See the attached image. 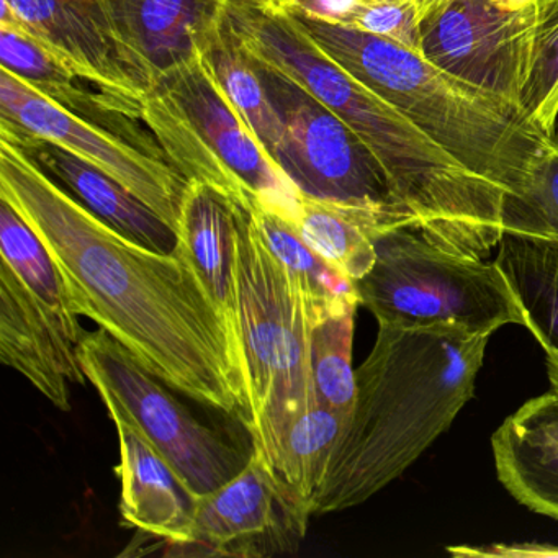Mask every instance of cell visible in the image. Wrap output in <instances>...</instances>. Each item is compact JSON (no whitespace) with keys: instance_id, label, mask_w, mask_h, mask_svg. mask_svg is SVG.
<instances>
[{"instance_id":"obj_9","label":"cell","mask_w":558,"mask_h":558,"mask_svg":"<svg viewBox=\"0 0 558 558\" xmlns=\"http://www.w3.org/2000/svg\"><path fill=\"white\" fill-rule=\"evenodd\" d=\"M251 58L282 120V138L272 161L296 192L318 201L377 208L417 228L361 136L292 77Z\"/></svg>"},{"instance_id":"obj_5","label":"cell","mask_w":558,"mask_h":558,"mask_svg":"<svg viewBox=\"0 0 558 558\" xmlns=\"http://www.w3.org/2000/svg\"><path fill=\"white\" fill-rule=\"evenodd\" d=\"M238 295L247 359L251 449L274 470L292 424L318 404L312 310L274 257L251 208L238 204Z\"/></svg>"},{"instance_id":"obj_8","label":"cell","mask_w":558,"mask_h":558,"mask_svg":"<svg viewBox=\"0 0 558 558\" xmlns=\"http://www.w3.org/2000/svg\"><path fill=\"white\" fill-rule=\"evenodd\" d=\"M77 352L109 413L132 423L197 498L227 485L250 463L253 450L244 452L202 423L106 329L84 331Z\"/></svg>"},{"instance_id":"obj_21","label":"cell","mask_w":558,"mask_h":558,"mask_svg":"<svg viewBox=\"0 0 558 558\" xmlns=\"http://www.w3.org/2000/svg\"><path fill=\"white\" fill-rule=\"evenodd\" d=\"M295 227L322 259L357 282L374 267L377 238L391 228L414 225L377 208L299 195Z\"/></svg>"},{"instance_id":"obj_15","label":"cell","mask_w":558,"mask_h":558,"mask_svg":"<svg viewBox=\"0 0 558 558\" xmlns=\"http://www.w3.org/2000/svg\"><path fill=\"white\" fill-rule=\"evenodd\" d=\"M0 68L21 77L61 109L125 140L155 158L169 161L158 140L143 122L142 97L102 86L74 73L14 28L0 27Z\"/></svg>"},{"instance_id":"obj_27","label":"cell","mask_w":558,"mask_h":558,"mask_svg":"<svg viewBox=\"0 0 558 558\" xmlns=\"http://www.w3.org/2000/svg\"><path fill=\"white\" fill-rule=\"evenodd\" d=\"M355 312L357 308L331 313L319 319L312 331V377L316 401L348 417L357 391L352 368Z\"/></svg>"},{"instance_id":"obj_34","label":"cell","mask_w":558,"mask_h":558,"mask_svg":"<svg viewBox=\"0 0 558 558\" xmlns=\"http://www.w3.org/2000/svg\"><path fill=\"white\" fill-rule=\"evenodd\" d=\"M498 2L505 5L506 9H511V11H521V9L538 5V0H498Z\"/></svg>"},{"instance_id":"obj_3","label":"cell","mask_w":558,"mask_h":558,"mask_svg":"<svg viewBox=\"0 0 558 558\" xmlns=\"http://www.w3.org/2000/svg\"><path fill=\"white\" fill-rule=\"evenodd\" d=\"M489 339L457 326L378 325L313 515L354 508L400 478L472 400Z\"/></svg>"},{"instance_id":"obj_30","label":"cell","mask_w":558,"mask_h":558,"mask_svg":"<svg viewBox=\"0 0 558 558\" xmlns=\"http://www.w3.org/2000/svg\"><path fill=\"white\" fill-rule=\"evenodd\" d=\"M348 28L387 38L421 54V14L414 0H365Z\"/></svg>"},{"instance_id":"obj_26","label":"cell","mask_w":558,"mask_h":558,"mask_svg":"<svg viewBox=\"0 0 558 558\" xmlns=\"http://www.w3.org/2000/svg\"><path fill=\"white\" fill-rule=\"evenodd\" d=\"M348 421L344 414L315 404L292 424L280 447L274 472L308 506L312 514L316 493Z\"/></svg>"},{"instance_id":"obj_24","label":"cell","mask_w":558,"mask_h":558,"mask_svg":"<svg viewBox=\"0 0 558 558\" xmlns=\"http://www.w3.org/2000/svg\"><path fill=\"white\" fill-rule=\"evenodd\" d=\"M250 208L270 253L305 296L315 325L331 313L361 306L354 280L322 259L292 220L257 204Z\"/></svg>"},{"instance_id":"obj_22","label":"cell","mask_w":558,"mask_h":558,"mask_svg":"<svg viewBox=\"0 0 558 558\" xmlns=\"http://www.w3.org/2000/svg\"><path fill=\"white\" fill-rule=\"evenodd\" d=\"M198 57L272 159L282 138V120L267 94L256 63L234 34L225 12L205 38Z\"/></svg>"},{"instance_id":"obj_12","label":"cell","mask_w":558,"mask_h":558,"mask_svg":"<svg viewBox=\"0 0 558 558\" xmlns=\"http://www.w3.org/2000/svg\"><path fill=\"white\" fill-rule=\"evenodd\" d=\"M253 450V449H251ZM312 511L282 478L253 452L233 480L197 498L192 538L179 555L274 557L295 554Z\"/></svg>"},{"instance_id":"obj_20","label":"cell","mask_w":558,"mask_h":558,"mask_svg":"<svg viewBox=\"0 0 558 558\" xmlns=\"http://www.w3.org/2000/svg\"><path fill=\"white\" fill-rule=\"evenodd\" d=\"M227 0H106L123 44L153 84L198 58Z\"/></svg>"},{"instance_id":"obj_29","label":"cell","mask_w":558,"mask_h":558,"mask_svg":"<svg viewBox=\"0 0 558 558\" xmlns=\"http://www.w3.org/2000/svg\"><path fill=\"white\" fill-rule=\"evenodd\" d=\"M521 107L545 135H554L558 119V19L538 31Z\"/></svg>"},{"instance_id":"obj_23","label":"cell","mask_w":558,"mask_h":558,"mask_svg":"<svg viewBox=\"0 0 558 558\" xmlns=\"http://www.w3.org/2000/svg\"><path fill=\"white\" fill-rule=\"evenodd\" d=\"M495 263L518 299L524 328L545 354L558 355V244L505 234Z\"/></svg>"},{"instance_id":"obj_14","label":"cell","mask_w":558,"mask_h":558,"mask_svg":"<svg viewBox=\"0 0 558 558\" xmlns=\"http://www.w3.org/2000/svg\"><path fill=\"white\" fill-rule=\"evenodd\" d=\"M77 342L14 270L0 266V362L15 368L58 410L71 411V385L86 384Z\"/></svg>"},{"instance_id":"obj_32","label":"cell","mask_w":558,"mask_h":558,"mask_svg":"<svg viewBox=\"0 0 558 558\" xmlns=\"http://www.w3.org/2000/svg\"><path fill=\"white\" fill-rule=\"evenodd\" d=\"M558 19V0H538V31Z\"/></svg>"},{"instance_id":"obj_13","label":"cell","mask_w":558,"mask_h":558,"mask_svg":"<svg viewBox=\"0 0 558 558\" xmlns=\"http://www.w3.org/2000/svg\"><path fill=\"white\" fill-rule=\"evenodd\" d=\"M0 27L14 28L58 63L106 87L145 99L148 71L129 50L106 0H2Z\"/></svg>"},{"instance_id":"obj_25","label":"cell","mask_w":558,"mask_h":558,"mask_svg":"<svg viewBox=\"0 0 558 558\" xmlns=\"http://www.w3.org/2000/svg\"><path fill=\"white\" fill-rule=\"evenodd\" d=\"M0 254L32 295L53 313L80 344L84 329L71 308L60 269L37 231L4 198H0Z\"/></svg>"},{"instance_id":"obj_37","label":"cell","mask_w":558,"mask_h":558,"mask_svg":"<svg viewBox=\"0 0 558 558\" xmlns=\"http://www.w3.org/2000/svg\"><path fill=\"white\" fill-rule=\"evenodd\" d=\"M270 4H272V2H270ZM270 4H269V5H270Z\"/></svg>"},{"instance_id":"obj_2","label":"cell","mask_w":558,"mask_h":558,"mask_svg":"<svg viewBox=\"0 0 558 558\" xmlns=\"http://www.w3.org/2000/svg\"><path fill=\"white\" fill-rule=\"evenodd\" d=\"M228 21L251 57L292 77L344 120L384 166L398 197L430 241L489 256L505 236V192L463 168L403 113L329 60L283 12L230 0Z\"/></svg>"},{"instance_id":"obj_17","label":"cell","mask_w":558,"mask_h":558,"mask_svg":"<svg viewBox=\"0 0 558 558\" xmlns=\"http://www.w3.org/2000/svg\"><path fill=\"white\" fill-rule=\"evenodd\" d=\"M119 434L122 483L120 512L130 525L182 547L192 538L197 496L168 460L119 413H109Z\"/></svg>"},{"instance_id":"obj_28","label":"cell","mask_w":558,"mask_h":558,"mask_svg":"<svg viewBox=\"0 0 558 558\" xmlns=\"http://www.w3.org/2000/svg\"><path fill=\"white\" fill-rule=\"evenodd\" d=\"M502 234L558 244V132L532 161L524 185L505 198Z\"/></svg>"},{"instance_id":"obj_10","label":"cell","mask_w":558,"mask_h":558,"mask_svg":"<svg viewBox=\"0 0 558 558\" xmlns=\"http://www.w3.org/2000/svg\"><path fill=\"white\" fill-rule=\"evenodd\" d=\"M538 35V5L447 0L421 19V57L444 73L521 106Z\"/></svg>"},{"instance_id":"obj_19","label":"cell","mask_w":558,"mask_h":558,"mask_svg":"<svg viewBox=\"0 0 558 558\" xmlns=\"http://www.w3.org/2000/svg\"><path fill=\"white\" fill-rule=\"evenodd\" d=\"M179 246L210 293L246 368L238 295V218L234 202L215 189L191 181L179 221Z\"/></svg>"},{"instance_id":"obj_6","label":"cell","mask_w":558,"mask_h":558,"mask_svg":"<svg viewBox=\"0 0 558 558\" xmlns=\"http://www.w3.org/2000/svg\"><path fill=\"white\" fill-rule=\"evenodd\" d=\"M143 122L189 181L202 182L238 204L269 208L295 223L299 192L201 57L153 84L143 99Z\"/></svg>"},{"instance_id":"obj_33","label":"cell","mask_w":558,"mask_h":558,"mask_svg":"<svg viewBox=\"0 0 558 558\" xmlns=\"http://www.w3.org/2000/svg\"><path fill=\"white\" fill-rule=\"evenodd\" d=\"M547 355V361H545V367H547L548 381H550L551 390L558 391V355Z\"/></svg>"},{"instance_id":"obj_16","label":"cell","mask_w":558,"mask_h":558,"mask_svg":"<svg viewBox=\"0 0 558 558\" xmlns=\"http://www.w3.org/2000/svg\"><path fill=\"white\" fill-rule=\"evenodd\" d=\"M0 140L15 146L48 178L123 236L159 253L171 254L178 250V231L96 166L48 140L17 130L0 126Z\"/></svg>"},{"instance_id":"obj_4","label":"cell","mask_w":558,"mask_h":558,"mask_svg":"<svg viewBox=\"0 0 558 558\" xmlns=\"http://www.w3.org/2000/svg\"><path fill=\"white\" fill-rule=\"evenodd\" d=\"M280 12V11H279ZM329 60L393 106L463 168L519 194L545 135L521 106L476 89L387 38L283 12Z\"/></svg>"},{"instance_id":"obj_7","label":"cell","mask_w":558,"mask_h":558,"mask_svg":"<svg viewBox=\"0 0 558 558\" xmlns=\"http://www.w3.org/2000/svg\"><path fill=\"white\" fill-rule=\"evenodd\" d=\"M375 247L374 267L355 289L378 325L457 326L485 336L525 325L495 260L446 250L416 227L391 228Z\"/></svg>"},{"instance_id":"obj_35","label":"cell","mask_w":558,"mask_h":558,"mask_svg":"<svg viewBox=\"0 0 558 558\" xmlns=\"http://www.w3.org/2000/svg\"><path fill=\"white\" fill-rule=\"evenodd\" d=\"M414 2H416L417 9H420L421 19H423L424 15H427L430 11H434V9L439 8V5H442L447 0H414Z\"/></svg>"},{"instance_id":"obj_1","label":"cell","mask_w":558,"mask_h":558,"mask_svg":"<svg viewBox=\"0 0 558 558\" xmlns=\"http://www.w3.org/2000/svg\"><path fill=\"white\" fill-rule=\"evenodd\" d=\"M0 198L47 244L77 316L106 329L171 390L247 426L246 368L181 246L165 254L123 236L4 140Z\"/></svg>"},{"instance_id":"obj_31","label":"cell","mask_w":558,"mask_h":558,"mask_svg":"<svg viewBox=\"0 0 558 558\" xmlns=\"http://www.w3.org/2000/svg\"><path fill=\"white\" fill-rule=\"evenodd\" d=\"M453 557H498V558H527V557H558L557 545L548 544H493V545H457L447 547Z\"/></svg>"},{"instance_id":"obj_36","label":"cell","mask_w":558,"mask_h":558,"mask_svg":"<svg viewBox=\"0 0 558 558\" xmlns=\"http://www.w3.org/2000/svg\"><path fill=\"white\" fill-rule=\"evenodd\" d=\"M254 2H257V4L260 5H269L272 0H254Z\"/></svg>"},{"instance_id":"obj_18","label":"cell","mask_w":558,"mask_h":558,"mask_svg":"<svg viewBox=\"0 0 558 558\" xmlns=\"http://www.w3.org/2000/svg\"><path fill=\"white\" fill-rule=\"evenodd\" d=\"M496 475L529 511L558 521V391L525 401L492 436Z\"/></svg>"},{"instance_id":"obj_11","label":"cell","mask_w":558,"mask_h":558,"mask_svg":"<svg viewBox=\"0 0 558 558\" xmlns=\"http://www.w3.org/2000/svg\"><path fill=\"white\" fill-rule=\"evenodd\" d=\"M0 126L48 140L90 162L179 231L191 181L178 168L61 109L4 68H0Z\"/></svg>"}]
</instances>
